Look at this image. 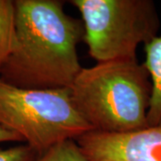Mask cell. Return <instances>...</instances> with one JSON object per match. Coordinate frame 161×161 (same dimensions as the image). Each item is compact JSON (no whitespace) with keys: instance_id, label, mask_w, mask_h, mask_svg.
<instances>
[{"instance_id":"8992f818","label":"cell","mask_w":161,"mask_h":161,"mask_svg":"<svg viewBox=\"0 0 161 161\" xmlns=\"http://www.w3.org/2000/svg\"><path fill=\"white\" fill-rule=\"evenodd\" d=\"M145 61L152 84V94L147 121L148 126H161V35L144 44Z\"/></svg>"},{"instance_id":"5b68a950","label":"cell","mask_w":161,"mask_h":161,"mask_svg":"<svg viewBox=\"0 0 161 161\" xmlns=\"http://www.w3.org/2000/svg\"><path fill=\"white\" fill-rule=\"evenodd\" d=\"M75 142L89 161H161V126L122 133L91 131Z\"/></svg>"},{"instance_id":"52a82bcc","label":"cell","mask_w":161,"mask_h":161,"mask_svg":"<svg viewBox=\"0 0 161 161\" xmlns=\"http://www.w3.org/2000/svg\"><path fill=\"white\" fill-rule=\"evenodd\" d=\"M15 41L14 1L0 0V72L14 50Z\"/></svg>"},{"instance_id":"3957f363","label":"cell","mask_w":161,"mask_h":161,"mask_svg":"<svg viewBox=\"0 0 161 161\" xmlns=\"http://www.w3.org/2000/svg\"><path fill=\"white\" fill-rule=\"evenodd\" d=\"M0 125L19 134L40 156L94 131L76 109L70 88L26 90L1 80Z\"/></svg>"},{"instance_id":"ba28073f","label":"cell","mask_w":161,"mask_h":161,"mask_svg":"<svg viewBox=\"0 0 161 161\" xmlns=\"http://www.w3.org/2000/svg\"><path fill=\"white\" fill-rule=\"evenodd\" d=\"M36 161H89L75 140L54 145Z\"/></svg>"},{"instance_id":"6da1fadb","label":"cell","mask_w":161,"mask_h":161,"mask_svg":"<svg viewBox=\"0 0 161 161\" xmlns=\"http://www.w3.org/2000/svg\"><path fill=\"white\" fill-rule=\"evenodd\" d=\"M14 7L16 41L0 80L26 90L70 88L82 69L77 53L82 21L58 0H15Z\"/></svg>"},{"instance_id":"7a4b0ae2","label":"cell","mask_w":161,"mask_h":161,"mask_svg":"<svg viewBox=\"0 0 161 161\" xmlns=\"http://www.w3.org/2000/svg\"><path fill=\"white\" fill-rule=\"evenodd\" d=\"M70 90L76 109L94 131L122 133L148 127L152 84L137 59L82 68Z\"/></svg>"},{"instance_id":"30bf717a","label":"cell","mask_w":161,"mask_h":161,"mask_svg":"<svg viewBox=\"0 0 161 161\" xmlns=\"http://www.w3.org/2000/svg\"><path fill=\"white\" fill-rule=\"evenodd\" d=\"M7 142H23V140L19 134L12 132L0 125V143Z\"/></svg>"},{"instance_id":"277c9868","label":"cell","mask_w":161,"mask_h":161,"mask_svg":"<svg viewBox=\"0 0 161 161\" xmlns=\"http://www.w3.org/2000/svg\"><path fill=\"white\" fill-rule=\"evenodd\" d=\"M81 14L83 40L98 63L137 59L140 44L158 36L160 26L151 0H73Z\"/></svg>"},{"instance_id":"9c48e42d","label":"cell","mask_w":161,"mask_h":161,"mask_svg":"<svg viewBox=\"0 0 161 161\" xmlns=\"http://www.w3.org/2000/svg\"><path fill=\"white\" fill-rule=\"evenodd\" d=\"M40 155L27 144L0 149V161H36Z\"/></svg>"}]
</instances>
